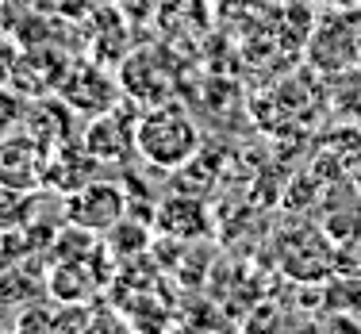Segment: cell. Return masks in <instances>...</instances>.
I'll return each mask as SVG.
<instances>
[{
	"instance_id": "obj_8",
	"label": "cell",
	"mask_w": 361,
	"mask_h": 334,
	"mask_svg": "<svg viewBox=\"0 0 361 334\" xmlns=\"http://www.w3.org/2000/svg\"><path fill=\"white\" fill-rule=\"evenodd\" d=\"M31 208H35V192H20V188L0 185V230L27 227Z\"/></svg>"
},
{
	"instance_id": "obj_5",
	"label": "cell",
	"mask_w": 361,
	"mask_h": 334,
	"mask_svg": "<svg viewBox=\"0 0 361 334\" xmlns=\"http://www.w3.org/2000/svg\"><path fill=\"white\" fill-rule=\"evenodd\" d=\"M92 169H97V158L89 150H77L70 142H62V147L47 154V181L42 185L58 188V192H73V188L92 181Z\"/></svg>"
},
{
	"instance_id": "obj_1",
	"label": "cell",
	"mask_w": 361,
	"mask_h": 334,
	"mask_svg": "<svg viewBox=\"0 0 361 334\" xmlns=\"http://www.w3.org/2000/svg\"><path fill=\"white\" fill-rule=\"evenodd\" d=\"M200 150V131L177 104H158L135 123V154L158 169H180Z\"/></svg>"
},
{
	"instance_id": "obj_11",
	"label": "cell",
	"mask_w": 361,
	"mask_h": 334,
	"mask_svg": "<svg viewBox=\"0 0 361 334\" xmlns=\"http://www.w3.org/2000/svg\"><path fill=\"white\" fill-rule=\"evenodd\" d=\"M54 319H58V315H50L47 311V307H42V304H23V311L20 315H16V327H20V330H31V327H54Z\"/></svg>"
},
{
	"instance_id": "obj_3",
	"label": "cell",
	"mask_w": 361,
	"mask_h": 334,
	"mask_svg": "<svg viewBox=\"0 0 361 334\" xmlns=\"http://www.w3.org/2000/svg\"><path fill=\"white\" fill-rule=\"evenodd\" d=\"M47 147L35 142L27 131L8 135L0 142V185L20 188V192H39L47 181Z\"/></svg>"
},
{
	"instance_id": "obj_4",
	"label": "cell",
	"mask_w": 361,
	"mask_h": 334,
	"mask_svg": "<svg viewBox=\"0 0 361 334\" xmlns=\"http://www.w3.org/2000/svg\"><path fill=\"white\" fill-rule=\"evenodd\" d=\"M85 150L97 161H123L135 150V127H127L111 111H100V119L85 127Z\"/></svg>"
},
{
	"instance_id": "obj_2",
	"label": "cell",
	"mask_w": 361,
	"mask_h": 334,
	"mask_svg": "<svg viewBox=\"0 0 361 334\" xmlns=\"http://www.w3.org/2000/svg\"><path fill=\"white\" fill-rule=\"evenodd\" d=\"M66 223H77V227L89 230H111L127 211V196L119 185L108 181H89L73 192H66Z\"/></svg>"
},
{
	"instance_id": "obj_12",
	"label": "cell",
	"mask_w": 361,
	"mask_h": 334,
	"mask_svg": "<svg viewBox=\"0 0 361 334\" xmlns=\"http://www.w3.org/2000/svg\"><path fill=\"white\" fill-rule=\"evenodd\" d=\"M16 111H20V108H16V89H8V85H4V89H0V142L12 135Z\"/></svg>"
},
{
	"instance_id": "obj_9",
	"label": "cell",
	"mask_w": 361,
	"mask_h": 334,
	"mask_svg": "<svg viewBox=\"0 0 361 334\" xmlns=\"http://www.w3.org/2000/svg\"><path fill=\"white\" fill-rule=\"evenodd\" d=\"M35 292H39V285L20 269V265H16V269H0V307L4 304H20L23 307V299H31Z\"/></svg>"
},
{
	"instance_id": "obj_10",
	"label": "cell",
	"mask_w": 361,
	"mask_h": 334,
	"mask_svg": "<svg viewBox=\"0 0 361 334\" xmlns=\"http://www.w3.org/2000/svg\"><path fill=\"white\" fill-rule=\"evenodd\" d=\"M108 238H111L108 250L116 254V258H127V254L146 250V230H142V227H131V223H123V219H119L116 227L108 230Z\"/></svg>"
},
{
	"instance_id": "obj_7",
	"label": "cell",
	"mask_w": 361,
	"mask_h": 334,
	"mask_svg": "<svg viewBox=\"0 0 361 334\" xmlns=\"http://www.w3.org/2000/svg\"><path fill=\"white\" fill-rule=\"evenodd\" d=\"M85 273H89L85 261H58L54 277H50V292L58 299H66V304H81V299L97 288V280H89Z\"/></svg>"
},
{
	"instance_id": "obj_13",
	"label": "cell",
	"mask_w": 361,
	"mask_h": 334,
	"mask_svg": "<svg viewBox=\"0 0 361 334\" xmlns=\"http://www.w3.org/2000/svg\"><path fill=\"white\" fill-rule=\"evenodd\" d=\"M16 47H8L4 39H0V89H4V85H12V70H16Z\"/></svg>"
},
{
	"instance_id": "obj_6",
	"label": "cell",
	"mask_w": 361,
	"mask_h": 334,
	"mask_svg": "<svg viewBox=\"0 0 361 334\" xmlns=\"http://www.w3.org/2000/svg\"><path fill=\"white\" fill-rule=\"evenodd\" d=\"M158 227L166 230V235L180 238V242H188V238H200L204 230H208V216H204V208L196 200H188V196H173V200L161 204Z\"/></svg>"
}]
</instances>
